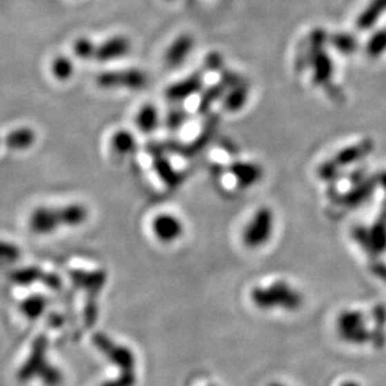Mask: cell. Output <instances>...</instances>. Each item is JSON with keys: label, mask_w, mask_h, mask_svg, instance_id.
Listing matches in <instances>:
<instances>
[{"label": "cell", "mask_w": 386, "mask_h": 386, "mask_svg": "<svg viewBox=\"0 0 386 386\" xmlns=\"http://www.w3.org/2000/svg\"><path fill=\"white\" fill-rule=\"evenodd\" d=\"M253 305L262 311H298L304 304V296L291 284L278 280L265 287H255L250 291Z\"/></svg>", "instance_id": "cell-1"}, {"label": "cell", "mask_w": 386, "mask_h": 386, "mask_svg": "<svg viewBox=\"0 0 386 386\" xmlns=\"http://www.w3.org/2000/svg\"><path fill=\"white\" fill-rule=\"evenodd\" d=\"M336 331L341 340L350 345H365L373 341V331L367 325V315L360 310L347 309L336 319Z\"/></svg>", "instance_id": "cell-2"}, {"label": "cell", "mask_w": 386, "mask_h": 386, "mask_svg": "<svg viewBox=\"0 0 386 386\" xmlns=\"http://www.w3.org/2000/svg\"><path fill=\"white\" fill-rule=\"evenodd\" d=\"M275 214L269 206H262L251 215L242 233V244L249 249H260L274 234Z\"/></svg>", "instance_id": "cell-3"}, {"label": "cell", "mask_w": 386, "mask_h": 386, "mask_svg": "<svg viewBox=\"0 0 386 386\" xmlns=\"http://www.w3.org/2000/svg\"><path fill=\"white\" fill-rule=\"evenodd\" d=\"M371 151H373V143L370 140H364L359 144L349 146L347 149L341 151L339 154H336L330 163H327L325 166L321 168V175L330 177L342 166L356 163L363 157H367Z\"/></svg>", "instance_id": "cell-4"}, {"label": "cell", "mask_w": 386, "mask_h": 386, "mask_svg": "<svg viewBox=\"0 0 386 386\" xmlns=\"http://www.w3.org/2000/svg\"><path fill=\"white\" fill-rule=\"evenodd\" d=\"M151 230L159 242L171 244L183 236L184 224L177 216L162 213L151 222Z\"/></svg>", "instance_id": "cell-5"}, {"label": "cell", "mask_w": 386, "mask_h": 386, "mask_svg": "<svg viewBox=\"0 0 386 386\" xmlns=\"http://www.w3.org/2000/svg\"><path fill=\"white\" fill-rule=\"evenodd\" d=\"M98 84L106 89L124 86L126 89H143L146 84V77L140 70H123V72L104 73L99 75Z\"/></svg>", "instance_id": "cell-6"}, {"label": "cell", "mask_w": 386, "mask_h": 386, "mask_svg": "<svg viewBox=\"0 0 386 386\" xmlns=\"http://www.w3.org/2000/svg\"><path fill=\"white\" fill-rule=\"evenodd\" d=\"M94 342L97 344V347L103 353L109 356V359L113 363H115L122 369H124L125 371L133 370L134 364H135V359H134V355L129 349L124 347H117L113 341L109 340L104 335H95Z\"/></svg>", "instance_id": "cell-7"}, {"label": "cell", "mask_w": 386, "mask_h": 386, "mask_svg": "<svg viewBox=\"0 0 386 386\" xmlns=\"http://www.w3.org/2000/svg\"><path fill=\"white\" fill-rule=\"evenodd\" d=\"M29 225L35 234H40V235L52 234L55 230L59 229L60 220L58 209L44 208V206L37 208L32 213Z\"/></svg>", "instance_id": "cell-8"}, {"label": "cell", "mask_w": 386, "mask_h": 386, "mask_svg": "<svg viewBox=\"0 0 386 386\" xmlns=\"http://www.w3.org/2000/svg\"><path fill=\"white\" fill-rule=\"evenodd\" d=\"M228 169L235 179L236 183L242 188H249L255 185L262 177V168L256 164L236 162L231 164Z\"/></svg>", "instance_id": "cell-9"}, {"label": "cell", "mask_w": 386, "mask_h": 386, "mask_svg": "<svg viewBox=\"0 0 386 386\" xmlns=\"http://www.w3.org/2000/svg\"><path fill=\"white\" fill-rule=\"evenodd\" d=\"M129 49H131L129 40L125 39L123 37H115L113 39L105 41L103 46H99L95 50V57L97 59L102 61H112L124 57L125 54L129 52Z\"/></svg>", "instance_id": "cell-10"}, {"label": "cell", "mask_w": 386, "mask_h": 386, "mask_svg": "<svg viewBox=\"0 0 386 386\" xmlns=\"http://www.w3.org/2000/svg\"><path fill=\"white\" fill-rule=\"evenodd\" d=\"M191 49H193V38L189 35H182L171 44L165 55V60L171 66H179L186 59Z\"/></svg>", "instance_id": "cell-11"}, {"label": "cell", "mask_w": 386, "mask_h": 386, "mask_svg": "<svg viewBox=\"0 0 386 386\" xmlns=\"http://www.w3.org/2000/svg\"><path fill=\"white\" fill-rule=\"evenodd\" d=\"M365 242H369V249L373 250L374 253L380 254L386 249V218L376 222L370 229L365 233ZM363 242V244H365Z\"/></svg>", "instance_id": "cell-12"}, {"label": "cell", "mask_w": 386, "mask_h": 386, "mask_svg": "<svg viewBox=\"0 0 386 386\" xmlns=\"http://www.w3.org/2000/svg\"><path fill=\"white\" fill-rule=\"evenodd\" d=\"M58 215H59L60 225L79 226L88 219V210L83 205L72 204L58 209Z\"/></svg>", "instance_id": "cell-13"}, {"label": "cell", "mask_w": 386, "mask_h": 386, "mask_svg": "<svg viewBox=\"0 0 386 386\" xmlns=\"http://www.w3.org/2000/svg\"><path fill=\"white\" fill-rule=\"evenodd\" d=\"M313 69H314V81L316 84H325L327 83L331 74H333V64L329 59L327 54L320 52L318 49V52H314V58H313Z\"/></svg>", "instance_id": "cell-14"}, {"label": "cell", "mask_w": 386, "mask_h": 386, "mask_svg": "<svg viewBox=\"0 0 386 386\" xmlns=\"http://www.w3.org/2000/svg\"><path fill=\"white\" fill-rule=\"evenodd\" d=\"M199 86H200V78L194 75V77H190L189 79H185L183 81H179L177 84L171 86L166 92V95L173 100L186 98L193 93L197 92Z\"/></svg>", "instance_id": "cell-15"}, {"label": "cell", "mask_w": 386, "mask_h": 386, "mask_svg": "<svg viewBox=\"0 0 386 386\" xmlns=\"http://www.w3.org/2000/svg\"><path fill=\"white\" fill-rule=\"evenodd\" d=\"M35 142V134L33 131L23 128L12 131L7 137V144L10 149L14 151H24L30 148Z\"/></svg>", "instance_id": "cell-16"}, {"label": "cell", "mask_w": 386, "mask_h": 386, "mask_svg": "<svg viewBox=\"0 0 386 386\" xmlns=\"http://www.w3.org/2000/svg\"><path fill=\"white\" fill-rule=\"evenodd\" d=\"M386 12V0H373L367 9L360 14L358 26L360 29H367Z\"/></svg>", "instance_id": "cell-17"}, {"label": "cell", "mask_w": 386, "mask_h": 386, "mask_svg": "<svg viewBox=\"0 0 386 386\" xmlns=\"http://www.w3.org/2000/svg\"><path fill=\"white\" fill-rule=\"evenodd\" d=\"M376 185H378L376 184V179H371V180H367L365 183L360 184L355 189L349 191L347 195L344 197L345 203L347 205H356V204L365 202L373 194L374 189H375Z\"/></svg>", "instance_id": "cell-18"}, {"label": "cell", "mask_w": 386, "mask_h": 386, "mask_svg": "<svg viewBox=\"0 0 386 386\" xmlns=\"http://www.w3.org/2000/svg\"><path fill=\"white\" fill-rule=\"evenodd\" d=\"M157 112L153 105H145L137 113V128L144 133H151L157 128Z\"/></svg>", "instance_id": "cell-19"}, {"label": "cell", "mask_w": 386, "mask_h": 386, "mask_svg": "<svg viewBox=\"0 0 386 386\" xmlns=\"http://www.w3.org/2000/svg\"><path fill=\"white\" fill-rule=\"evenodd\" d=\"M46 307V300L44 296L41 295H34L28 298L23 304H21V311L24 313L26 318L29 319H38L40 315L44 313Z\"/></svg>", "instance_id": "cell-20"}, {"label": "cell", "mask_w": 386, "mask_h": 386, "mask_svg": "<svg viewBox=\"0 0 386 386\" xmlns=\"http://www.w3.org/2000/svg\"><path fill=\"white\" fill-rule=\"evenodd\" d=\"M113 149L119 154H131L135 149V139L129 131H120L112 139Z\"/></svg>", "instance_id": "cell-21"}, {"label": "cell", "mask_w": 386, "mask_h": 386, "mask_svg": "<svg viewBox=\"0 0 386 386\" xmlns=\"http://www.w3.org/2000/svg\"><path fill=\"white\" fill-rule=\"evenodd\" d=\"M155 168H157V173L159 174V177L166 185L173 186V188H175L177 185H179V183H180L179 174H177V171L173 169V166L165 159L159 157L157 163H155Z\"/></svg>", "instance_id": "cell-22"}, {"label": "cell", "mask_w": 386, "mask_h": 386, "mask_svg": "<svg viewBox=\"0 0 386 386\" xmlns=\"http://www.w3.org/2000/svg\"><path fill=\"white\" fill-rule=\"evenodd\" d=\"M52 70L55 79L68 80L74 73V66L72 60L68 59L66 57H58L52 61Z\"/></svg>", "instance_id": "cell-23"}, {"label": "cell", "mask_w": 386, "mask_h": 386, "mask_svg": "<svg viewBox=\"0 0 386 386\" xmlns=\"http://www.w3.org/2000/svg\"><path fill=\"white\" fill-rule=\"evenodd\" d=\"M73 279L78 282V284H80V285L86 287V289H93V290H95V291L102 288L105 282L104 274H102V273L88 274L84 275V276H81L80 273H77V274L74 275Z\"/></svg>", "instance_id": "cell-24"}, {"label": "cell", "mask_w": 386, "mask_h": 386, "mask_svg": "<svg viewBox=\"0 0 386 386\" xmlns=\"http://www.w3.org/2000/svg\"><path fill=\"white\" fill-rule=\"evenodd\" d=\"M19 247H17L13 242L0 240V262H15L19 260Z\"/></svg>", "instance_id": "cell-25"}, {"label": "cell", "mask_w": 386, "mask_h": 386, "mask_svg": "<svg viewBox=\"0 0 386 386\" xmlns=\"http://www.w3.org/2000/svg\"><path fill=\"white\" fill-rule=\"evenodd\" d=\"M12 279L18 284H32L35 280L41 279V273H40L39 269H20V270L14 271L12 274Z\"/></svg>", "instance_id": "cell-26"}, {"label": "cell", "mask_w": 386, "mask_h": 386, "mask_svg": "<svg viewBox=\"0 0 386 386\" xmlns=\"http://www.w3.org/2000/svg\"><path fill=\"white\" fill-rule=\"evenodd\" d=\"M367 50L371 57H376V55H380L381 52H385L386 29L380 30V32L374 35L373 38L369 41V44H367Z\"/></svg>", "instance_id": "cell-27"}, {"label": "cell", "mask_w": 386, "mask_h": 386, "mask_svg": "<svg viewBox=\"0 0 386 386\" xmlns=\"http://www.w3.org/2000/svg\"><path fill=\"white\" fill-rule=\"evenodd\" d=\"M247 95H248L247 88L245 86H239L238 89H235L234 92L230 94L229 98H226V102H225L226 109H229V110L240 109L244 103H245V100H247Z\"/></svg>", "instance_id": "cell-28"}, {"label": "cell", "mask_w": 386, "mask_h": 386, "mask_svg": "<svg viewBox=\"0 0 386 386\" xmlns=\"http://www.w3.org/2000/svg\"><path fill=\"white\" fill-rule=\"evenodd\" d=\"M39 375L40 379L43 380L46 385L49 386L59 385L61 378H63L59 370L54 367H50L49 364L44 367V369L40 371Z\"/></svg>", "instance_id": "cell-29"}, {"label": "cell", "mask_w": 386, "mask_h": 386, "mask_svg": "<svg viewBox=\"0 0 386 386\" xmlns=\"http://www.w3.org/2000/svg\"><path fill=\"white\" fill-rule=\"evenodd\" d=\"M95 50H97V48L93 46L92 41L84 39V38L77 40L75 44H74V52L80 58H83V59H86L89 57L95 55Z\"/></svg>", "instance_id": "cell-30"}, {"label": "cell", "mask_w": 386, "mask_h": 386, "mask_svg": "<svg viewBox=\"0 0 386 386\" xmlns=\"http://www.w3.org/2000/svg\"><path fill=\"white\" fill-rule=\"evenodd\" d=\"M134 383H135L134 374L131 373V371H125L124 375L120 379L106 383L103 386H133Z\"/></svg>", "instance_id": "cell-31"}, {"label": "cell", "mask_w": 386, "mask_h": 386, "mask_svg": "<svg viewBox=\"0 0 386 386\" xmlns=\"http://www.w3.org/2000/svg\"><path fill=\"white\" fill-rule=\"evenodd\" d=\"M376 184H379L383 189L386 190V171H381L376 177Z\"/></svg>", "instance_id": "cell-32"}, {"label": "cell", "mask_w": 386, "mask_h": 386, "mask_svg": "<svg viewBox=\"0 0 386 386\" xmlns=\"http://www.w3.org/2000/svg\"><path fill=\"white\" fill-rule=\"evenodd\" d=\"M340 386H360V384L354 381V380H347V381H344Z\"/></svg>", "instance_id": "cell-33"}, {"label": "cell", "mask_w": 386, "mask_h": 386, "mask_svg": "<svg viewBox=\"0 0 386 386\" xmlns=\"http://www.w3.org/2000/svg\"><path fill=\"white\" fill-rule=\"evenodd\" d=\"M268 386H287L285 384H282V383H278V381H275V383H271V384H269Z\"/></svg>", "instance_id": "cell-34"}, {"label": "cell", "mask_w": 386, "mask_h": 386, "mask_svg": "<svg viewBox=\"0 0 386 386\" xmlns=\"http://www.w3.org/2000/svg\"><path fill=\"white\" fill-rule=\"evenodd\" d=\"M210 386H213V385H210Z\"/></svg>", "instance_id": "cell-35"}]
</instances>
